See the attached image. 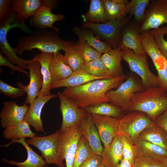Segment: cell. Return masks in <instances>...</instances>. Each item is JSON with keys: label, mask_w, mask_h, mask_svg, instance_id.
I'll return each mask as SVG.
<instances>
[{"label": "cell", "mask_w": 167, "mask_h": 167, "mask_svg": "<svg viewBox=\"0 0 167 167\" xmlns=\"http://www.w3.org/2000/svg\"><path fill=\"white\" fill-rule=\"evenodd\" d=\"M122 76L113 78L96 79L76 87L65 88L62 92L81 108L103 102H109L106 94L117 88L126 79Z\"/></svg>", "instance_id": "6da1fadb"}, {"label": "cell", "mask_w": 167, "mask_h": 167, "mask_svg": "<svg viewBox=\"0 0 167 167\" xmlns=\"http://www.w3.org/2000/svg\"><path fill=\"white\" fill-rule=\"evenodd\" d=\"M58 32L52 28L36 30L29 36L17 39L15 51L20 55L25 51L36 49L41 52L54 54L60 50L64 51L70 41L62 40Z\"/></svg>", "instance_id": "7a4b0ae2"}, {"label": "cell", "mask_w": 167, "mask_h": 167, "mask_svg": "<svg viewBox=\"0 0 167 167\" xmlns=\"http://www.w3.org/2000/svg\"><path fill=\"white\" fill-rule=\"evenodd\" d=\"M167 92L166 88L158 86L135 93L129 111L142 112L154 121L167 109Z\"/></svg>", "instance_id": "3957f363"}, {"label": "cell", "mask_w": 167, "mask_h": 167, "mask_svg": "<svg viewBox=\"0 0 167 167\" xmlns=\"http://www.w3.org/2000/svg\"><path fill=\"white\" fill-rule=\"evenodd\" d=\"M15 27L19 28L26 32L28 26L24 22L21 20L17 14L11 9L2 22L0 24V48L1 52L13 64L24 69H28V60L19 57L15 51L14 48L9 44L7 35L9 30Z\"/></svg>", "instance_id": "277c9868"}, {"label": "cell", "mask_w": 167, "mask_h": 167, "mask_svg": "<svg viewBox=\"0 0 167 167\" xmlns=\"http://www.w3.org/2000/svg\"><path fill=\"white\" fill-rule=\"evenodd\" d=\"M127 112L119 119L117 135L126 137L134 144L142 131L154 122L142 112L132 110Z\"/></svg>", "instance_id": "5b68a950"}, {"label": "cell", "mask_w": 167, "mask_h": 167, "mask_svg": "<svg viewBox=\"0 0 167 167\" xmlns=\"http://www.w3.org/2000/svg\"><path fill=\"white\" fill-rule=\"evenodd\" d=\"M121 50L122 60L128 63L130 70L141 78L144 91L152 87L161 86L157 76L150 69L147 55L137 54L127 48H122Z\"/></svg>", "instance_id": "8992f818"}, {"label": "cell", "mask_w": 167, "mask_h": 167, "mask_svg": "<svg viewBox=\"0 0 167 167\" xmlns=\"http://www.w3.org/2000/svg\"><path fill=\"white\" fill-rule=\"evenodd\" d=\"M144 91L141 82L130 75L117 88L108 91L106 95L109 103L128 112L131 107L135 94Z\"/></svg>", "instance_id": "52a82bcc"}, {"label": "cell", "mask_w": 167, "mask_h": 167, "mask_svg": "<svg viewBox=\"0 0 167 167\" xmlns=\"http://www.w3.org/2000/svg\"><path fill=\"white\" fill-rule=\"evenodd\" d=\"M129 16L123 20H113L105 23H93L84 21L83 28L89 29L109 44L112 49L117 48L121 41L125 26L130 22Z\"/></svg>", "instance_id": "ba28073f"}, {"label": "cell", "mask_w": 167, "mask_h": 167, "mask_svg": "<svg viewBox=\"0 0 167 167\" xmlns=\"http://www.w3.org/2000/svg\"><path fill=\"white\" fill-rule=\"evenodd\" d=\"M60 130L49 135L35 136L26 140L28 145H33L41 152L47 164H54L58 167H65L59 152Z\"/></svg>", "instance_id": "9c48e42d"}, {"label": "cell", "mask_w": 167, "mask_h": 167, "mask_svg": "<svg viewBox=\"0 0 167 167\" xmlns=\"http://www.w3.org/2000/svg\"><path fill=\"white\" fill-rule=\"evenodd\" d=\"M140 38L144 50L152 60L157 72L160 86L167 87V59L157 47L149 31L140 32Z\"/></svg>", "instance_id": "30bf717a"}, {"label": "cell", "mask_w": 167, "mask_h": 167, "mask_svg": "<svg viewBox=\"0 0 167 167\" xmlns=\"http://www.w3.org/2000/svg\"><path fill=\"white\" fill-rule=\"evenodd\" d=\"M80 123L63 133L60 132L59 155L62 161L65 160L66 167H73L79 142L82 135Z\"/></svg>", "instance_id": "8fae6325"}, {"label": "cell", "mask_w": 167, "mask_h": 167, "mask_svg": "<svg viewBox=\"0 0 167 167\" xmlns=\"http://www.w3.org/2000/svg\"><path fill=\"white\" fill-rule=\"evenodd\" d=\"M60 99V109L62 117V126L60 130L63 133L72 127L80 123L89 115L84 108L79 107L73 100L64 95L62 92H57Z\"/></svg>", "instance_id": "7c38bea8"}, {"label": "cell", "mask_w": 167, "mask_h": 167, "mask_svg": "<svg viewBox=\"0 0 167 167\" xmlns=\"http://www.w3.org/2000/svg\"><path fill=\"white\" fill-rule=\"evenodd\" d=\"M145 18L140 25V32L157 28L167 24V0H151L145 11Z\"/></svg>", "instance_id": "4fadbf2b"}, {"label": "cell", "mask_w": 167, "mask_h": 167, "mask_svg": "<svg viewBox=\"0 0 167 167\" xmlns=\"http://www.w3.org/2000/svg\"><path fill=\"white\" fill-rule=\"evenodd\" d=\"M30 82L28 85H24L19 82L17 84L23 88L27 94L25 103L30 104L38 96L43 84V79L41 71V65L37 61L32 59L28 60Z\"/></svg>", "instance_id": "5bb4252c"}, {"label": "cell", "mask_w": 167, "mask_h": 167, "mask_svg": "<svg viewBox=\"0 0 167 167\" xmlns=\"http://www.w3.org/2000/svg\"><path fill=\"white\" fill-rule=\"evenodd\" d=\"M90 115L104 148L108 147L117 135L119 119L93 114Z\"/></svg>", "instance_id": "9a60e30c"}, {"label": "cell", "mask_w": 167, "mask_h": 167, "mask_svg": "<svg viewBox=\"0 0 167 167\" xmlns=\"http://www.w3.org/2000/svg\"><path fill=\"white\" fill-rule=\"evenodd\" d=\"M140 25L134 21L125 26L122 31L121 41L118 48H128L137 54L147 55L140 38Z\"/></svg>", "instance_id": "2e32d148"}, {"label": "cell", "mask_w": 167, "mask_h": 167, "mask_svg": "<svg viewBox=\"0 0 167 167\" xmlns=\"http://www.w3.org/2000/svg\"><path fill=\"white\" fill-rule=\"evenodd\" d=\"M26 104L24 103L19 106L14 101L4 102L0 113L2 126L6 128L22 122L29 108Z\"/></svg>", "instance_id": "e0dca14e"}, {"label": "cell", "mask_w": 167, "mask_h": 167, "mask_svg": "<svg viewBox=\"0 0 167 167\" xmlns=\"http://www.w3.org/2000/svg\"><path fill=\"white\" fill-rule=\"evenodd\" d=\"M58 97V95L52 94L45 96L39 94L38 96L30 104L28 110L24 120L33 127L37 132H44V129L41 120V111L44 105L50 99Z\"/></svg>", "instance_id": "ac0fdd59"}, {"label": "cell", "mask_w": 167, "mask_h": 167, "mask_svg": "<svg viewBox=\"0 0 167 167\" xmlns=\"http://www.w3.org/2000/svg\"><path fill=\"white\" fill-rule=\"evenodd\" d=\"M52 9L43 4L30 19L29 24L36 30L50 28L59 32V29L54 27L53 24L64 19L65 17L62 14H53L51 12Z\"/></svg>", "instance_id": "d6986e66"}, {"label": "cell", "mask_w": 167, "mask_h": 167, "mask_svg": "<svg viewBox=\"0 0 167 167\" xmlns=\"http://www.w3.org/2000/svg\"><path fill=\"white\" fill-rule=\"evenodd\" d=\"M14 143H20L25 148L27 154L26 160L23 162H19L14 160H8L6 158H3L1 160L2 161L18 167H49L42 157L35 152L27 144L25 141V138L12 140L10 143L1 147H7L11 144Z\"/></svg>", "instance_id": "ffe728a7"}, {"label": "cell", "mask_w": 167, "mask_h": 167, "mask_svg": "<svg viewBox=\"0 0 167 167\" xmlns=\"http://www.w3.org/2000/svg\"><path fill=\"white\" fill-rule=\"evenodd\" d=\"M80 127L82 135L88 142L94 154L100 155L104 148L97 130L90 114L80 122Z\"/></svg>", "instance_id": "44dd1931"}, {"label": "cell", "mask_w": 167, "mask_h": 167, "mask_svg": "<svg viewBox=\"0 0 167 167\" xmlns=\"http://www.w3.org/2000/svg\"><path fill=\"white\" fill-rule=\"evenodd\" d=\"M100 156L106 167H118L123 159L121 136L117 135L108 147L104 148Z\"/></svg>", "instance_id": "7402d4cb"}, {"label": "cell", "mask_w": 167, "mask_h": 167, "mask_svg": "<svg viewBox=\"0 0 167 167\" xmlns=\"http://www.w3.org/2000/svg\"><path fill=\"white\" fill-rule=\"evenodd\" d=\"M135 157L144 156L162 161L167 158V150L148 141L138 140L133 145Z\"/></svg>", "instance_id": "603a6c76"}, {"label": "cell", "mask_w": 167, "mask_h": 167, "mask_svg": "<svg viewBox=\"0 0 167 167\" xmlns=\"http://www.w3.org/2000/svg\"><path fill=\"white\" fill-rule=\"evenodd\" d=\"M54 54L41 52L36 54L32 59L38 61L41 65V71L43 79L42 87L40 93L43 96L51 95L50 86L52 83L49 65Z\"/></svg>", "instance_id": "cb8c5ba5"}, {"label": "cell", "mask_w": 167, "mask_h": 167, "mask_svg": "<svg viewBox=\"0 0 167 167\" xmlns=\"http://www.w3.org/2000/svg\"><path fill=\"white\" fill-rule=\"evenodd\" d=\"M42 4L41 0H12L11 9L24 22L28 18L33 16Z\"/></svg>", "instance_id": "d4e9b609"}, {"label": "cell", "mask_w": 167, "mask_h": 167, "mask_svg": "<svg viewBox=\"0 0 167 167\" xmlns=\"http://www.w3.org/2000/svg\"><path fill=\"white\" fill-rule=\"evenodd\" d=\"M73 31L78 36L79 42H86L99 53L102 54L112 49L107 42L102 41L97 39L94 33L91 30L84 28H80L75 26L73 28Z\"/></svg>", "instance_id": "484cf974"}, {"label": "cell", "mask_w": 167, "mask_h": 167, "mask_svg": "<svg viewBox=\"0 0 167 167\" xmlns=\"http://www.w3.org/2000/svg\"><path fill=\"white\" fill-rule=\"evenodd\" d=\"M63 55L59 51L54 54L49 67L52 83L63 80L71 75L73 71L64 62Z\"/></svg>", "instance_id": "4316f807"}, {"label": "cell", "mask_w": 167, "mask_h": 167, "mask_svg": "<svg viewBox=\"0 0 167 167\" xmlns=\"http://www.w3.org/2000/svg\"><path fill=\"white\" fill-rule=\"evenodd\" d=\"M101 59L113 78L124 75L121 63L122 54L120 49H112L103 54Z\"/></svg>", "instance_id": "83f0119b"}, {"label": "cell", "mask_w": 167, "mask_h": 167, "mask_svg": "<svg viewBox=\"0 0 167 167\" xmlns=\"http://www.w3.org/2000/svg\"><path fill=\"white\" fill-rule=\"evenodd\" d=\"M99 79H103L90 75L80 68L73 72L72 74L68 78L52 83L50 86V89L62 87L68 88L76 87L93 80Z\"/></svg>", "instance_id": "f1b7e54d"}, {"label": "cell", "mask_w": 167, "mask_h": 167, "mask_svg": "<svg viewBox=\"0 0 167 167\" xmlns=\"http://www.w3.org/2000/svg\"><path fill=\"white\" fill-rule=\"evenodd\" d=\"M84 108L90 114L109 117L119 119L122 117L126 112L109 102H103Z\"/></svg>", "instance_id": "f546056e"}, {"label": "cell", "mask_w": 167, "mask_h": 167, "mask_svg": "<svg viewBox=\"0 0 167 167\" xmlns=\"http://www.w3.org/2000/svg\"><path fill=\"white\" fill-rule=\"evenodd\" d=\"M138 140L148 141L167 150V135L155 123L142 131Z\"/></svg>", "instance_id": "4dcf8cb0"}, {"label": "cell", "mask_w": 167, "mask_h": 167, "mask_svg": "<svg viewBox=\"0 0 167 167\" xmlns=\"http://www.w3.org/2000/svg\"><path fill=\"white\" fill-rule=\"evenodd\" d=\"M64 51V61L73 72L81 68L85 62L77 43L70 41Z\"/></svg>", "instance_id": "1f68e13d"}, {"label": "cell", "mask_w": 167, "mask_h": 167, "mask_svg": "<svg viewBox=\"0 0 167 167\" xmlns=\"http://www.w3.org/2000/svg\"><path fill=\"white\" fill-rule=\"evenodd\" d=\"M27 122L23 120L18 124L7 127L3 131V136L12 140L26 137L32 138L36 134L31 130Z\"/></svg>", "instance_id": "d6a6232c"}, {"label": "cell", "mask_w": 167, "mask_h": 167, "mask_svg": "<svg viewBox=\"0 0 167 167\" xmlns=\"http://www.w3.org/2000/svg\"><path fill=\"white\" fill-rule=\"evenodd\" d=\"M84 21L93 23L109 21L102 0H91L89 10L84 15Z\"/></svg>", "instance_id": "836d02e7"}, {"label": "cell", "mask_w": 167, "mask_h": 167, "mask_svg": "<svg viewBox=\"0 0 167 167\" xmlns=\"http://www.w3.org/2000/svg\"><path fill=\"white\" fill-rule=\"evenodd\" d=\"M106 16L109 21L123 20L127 16L126 5L116 0H102Z\"/></svg>", "instance_id": "e575fe53"}, {"label": "cell", "mask_w": 167, "mask_h": 167, "mask_svg": "<svg viewBox=\"0 0 167 167\" xmlns=\"http://www.w3.org/2000/svg\"><path fill=\"white\" fill-rule=\"evenodd\" d=\"M81 69L86 73L102 79L113 78L101 58L85 63Z\"/></svg>", "instance_id": "d590c367"}, {"label": "cell", "mask_w": 167, "mask_h": 167, "mask_svg": "<svg viewBox=\"0 0 167 167\" xmlns=\"http://www.w3.org/2000/svg\"><path fill=\"white\" fill-rule=\"evenodd\" d=\"M150 0H131L126 5L127 14L130 20L132 15L135 21L139 24L145 18V11Z\"/></svg>", "instance_id": "8d00e7d4"}, {"label": "cell", "mask_w": 167, "mask_h": 167, "mask_svg": "<svg viewBox=\"0 0 167 167\" xmlns=\"http://www.w3.org/2000/svg\"><path fill=\"white\" fill-rule=\"evenodd\" d=\"M94 155L88 142L82 135L79 142L72 167H79L84 161Z\"/></svg>", "instance_id": "74e56055"}, {"label": "cell", "mask_w": 167, "mask_h": 167, "mask_svg": "<svg viewBox=\"0 0 167 167\" xmlns=\"http://www.w3.org/2000/svg\"><path fill=\"white\" fill-rule=\"evenodd\" d=\"M158 48L167 59V41L164 38L165 34L164 27L149 31Z\"/></svg>", "instance_id": "f35d334b"}, {"label": "cell", "mask_w": 167, "mask_h": 167, "mask_svg": "<svg viewBox=\"0 0 167 167\" xmlns=\"http://www.w3.org/2000/svg\"><path fill=\"white\" fill-rule=\"evenodd\" d=\"M85 63L101 58L102 54L90 46L86 42H79L77 43Z\"/></svg>", "instance_id": "ab89813d"}, {"label": "cell", "mask_w": 167, "mask_h": 167, "mask_svg": "<svg viewBox=\"0 0 167 167\" xmlns=\"http://www.w3.org/2000/svg\"><path fill=\"white\" fill-rule=\"evenodd\" d=\"M0 92L4 95L13 98H17L24 95L26 92L21 88H15L0 80Z\"/></svg>", "instance_id": "60d3db41"}, {"label": "cell", "mask_w": 167, "mask_h": 167, "mask_svg": "<svg viewBox=\"0 0 167 167\" xmlns=\"http://www.w3.org/2000/svg\"><path fill=\"white\" fill-rule=\"evenodd\" d=\"M162 161L154 160L144 156H137L135 157L133 167H163Z\"/></svg>", "instance_id": "b9f144b4"}, {"label": "cell", "mask_w": 167, "mask_h": 167, "mask_svg": "<svg viewBox=\"0 0 167 167\" xmlns=\"http://www.w3.org/2000/svg\"><path fill=\"white\" fill-rule=\"evenodd\" d=\"M121 136L122 142L123 158L128 161L133 166L135 157L134 144L126 137Z\"/></svg>", "instance_id": "7bdbcfd3"}, {"label": "cell", "mask_w": 167, "mask_h": 167, "mask_svg": "<svg viewBox=\"0 0 167 167\" xmlns=\"http://www.w3.org/2000/svg\"><path fill=\"white\" fill-rule=\"evenodd\" d=\"M0 65L6 66L10 68L11 73L12 74L14 73L15 71H17L23 73L27 76H29V72L18 66L14 65V64L8 60L6 57L3 55L1 51L0 52Z\"/></svg>", "instance_id": "ee69618b"}, {"label": "cell", "mask_w": 167, "mask_h": 167, "mask_svg": "<svg viewBox=\"0 0 167 167\" xmlns=\"http://www.w3.org/2000/svg\"><path fill=\"white\" fill-rule=\"evenodd\" d=\"M102 164L100 155H95L84 161L79 167H100Z\"/></svg>", "instance_id": "f6af8a7d"}, {"label": "cell", "mask_w": 167, "mask_h": 167, "mask_svg": "<svg viewBox=\"0 0 167 167\" xmlns=\"http://www.w3.org/2000/svg\"><path fill=\"white\" fill-rule=\"evenodd\" d=\"M11 2V0H0V24L9 12Z\"/></svg>", "instance_id": "bcb514c9"}, {"label": "cell", "mask_w": 167, "mask_h": 167, "mask_svg": "<svg viewBox=\"0 0 167 167\" xmlns=\"http://www.w3.org/2000/svg\"><path fill=\"white\" fill-rule=\"evenodd\" d=\"M154 123L161 127L167 135V109L154 120Z\"/></svg>", "instance_id": "7dc6e473"}, {"label": "cell", "mask_w": 167, "mask_h": 167, "mask_svg": "<svg viewBox=\"0 0 167 167\" xmlns=\"http://www.w3.org/2000/svg\"><path fill=\"white\" fill-rule=\"evenodd\" d=\"M118 167H133V166L128 161L123 158Z\"/></svg>", "instance_id": "c3c4849f"}, {"label": "cell", "mask_w": 167, "mask_h": 167, "mask_svg": "<svg viewBox=\"0 0 167 167\" xmlns=\"http://www.w3.org/2000/svg\"><path fill=\"white\" fill-rule=\"evenodd\" d=\"M163 163L164 166L163 167H167V158L163 161Z\"/></svg>", "instance_id": "681fc988"}, {"label": "cell", "mask_w": 167, "mask_h": 167, "mask_svg": "<svg viewBox=\"0 0 167 167\" xmlns=\"http://www.w3.org/2000/svg\"><path fill=\"white\" fill-rule=\"evenodd\" d=\"M164 27L165 30V34L166 35L167 38V25H166V26Z\"/></svg>", "instance_id": "f907efd6"}, {"label": "cell", "mask_w": 167, "mask_h": 167, "mask_svg": "<svg viewBox=\"0 0 167 167\" xmlns=\"http://www.w3.org/2000/svg\"><path fill=\"white\" fill-rule=\"evenodd\" d=\"M100 167H106L105 166L103 165V164Z\"/></svg>", "instance_id": "816d5d0a"}, {"label": "cell", "mask_w": 167, "mask_h": 167, "mask_svg": "<svg viewBox=\"0 0 167 167\" xmlns=\"http://www.w3.org/2000/svg\"><path fill=\"white\" fill-rule=\"evenodd\" d=\"M166 89H167V87H166Z\"/></svg>", "instance_id": "f5cc1de1"}]
</instances>
